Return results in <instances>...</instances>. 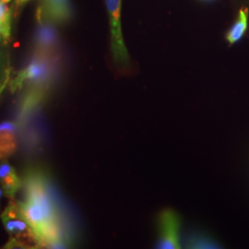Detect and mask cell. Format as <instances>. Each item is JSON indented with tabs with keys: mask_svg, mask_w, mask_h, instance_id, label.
Wrapping results in <instances>:
<instances>
[{
	"mask_svg": "<svg viewBox=\"0 0 249 249\" xmlns=\"http://www.w3.org/2000/svg\"><path fill=\"white\" fill-rule=\"evenodd\" d=\"M249 10L248 8L244 7L239 10L238 18L226 35V40L230 45H233L234 43L238 42L245 35L249 24Z\"/></svg>",
	"mask_w": 249,
	"mask_h": 249,
	"instance_id": "8fae6325",
	"label": "cell"
},
{
	"mask_svg": "<svg viewBox=\"0 0 249 249\" xmlns=\"http://www.w3.org/2000/svg\"><path fill=\"white\" fill-rule=\"evenodd\" d=\"M54 70V60L50 53L36 52L35 57L12 82V89L20 88L29 81L35 88H44L49 83Z\"/></svg>",
	"mask_w": 249,
	"mask_h": 249,
	"instance_id": "3957f363",
	"label": "cell"
},
{
	"mask_svg": "<svg viewBox=\"0 0 249 249\" xmlns=\"http://www.w3.org/2000/svg\"><path fill=\"white\" fill-rule=\"evenodd\" d=\"M39 9L54 23H65L72 17L70 0H44L43 6Z\"/></svg>",
	"mask_w": 249,
	"mask_h": 249,
	"instance_id": "52a82bcc",
	"label": "cell"
},
{
	"mask_svg": "<svg viewBox=\"0 0 249 249\" xmlns=\"http://www.w3.org/2000/svg\"><path fill=\"white\" fill-rule=\"evenodd\" d=\"M19 211L36 233L40 248L65 249L70 241L65 217L41 172H30L25 178V200Z\"/></svg>",
	"mask_w": 249,
	"mask_h": 249,
	"instance_id": "6da1fadb",
	"label": "cell"
},
{
	"mask_svg": "<svg viewBox=\"0 0 249 249\" xmlns=\"http://www.w3.org/2000/svg\"><path fill=\"white\" fill-rule=\"evenodd\" d=\"M1 220L10 236L8 248H40L36 233L23 218L18 204L10 201L1 214Z\"/></svg>",
	"mask_w": 249,
	"mask_h": 249,
	"instance_id": "7a4b0ae2",
	"label": "cell"
},
{
	"mask_svg": "<svg viewBox=\"0 0 249 249\" xmlns=\"http://www.w3.org/2000/svg\"><path fill=\"white\" fill-rule=\"evenodd\" d=\"M111 34V51L114 62L119 68L127 69L130 59L124 45L121 26L122 0H106Z\"/></svg>",
	"mask_w": 249,
	"mask_h": 249,
	"instance_id": "277c9868",
	"label": "cell"
},
{
	"mask_svg": "<svg viewBox=\"0 0 249 249\" xmlns=\"http://www.w3.org/2000/svg\"><path fill=\"white\" fill-rule=\"evenodd\" d=\"M180 217L178 214L166 209L161 211L157 218L158 240L156 248L160 249H181L182 238L180 237Z\"/></svg>",
	"mask_w": 249,
	"mask_h": 249,
	"instance_id": "5b68a950",
	"label": "cell"
},
{
	"mask_svg": "<svg viewBox=\"0 0 249 249\" xmlns=\"http://www.w3.org/2000/svg\"><path fill=\"white\" fill-rule=\"evenodd\" d=\"M16 148V125L11 122L0 124V159L11 155Z\"/></svg>",
	"mask_w": 249,
	"mask_h": 249,
	"instance_id": "9c48e42d",
	"label": "cell"
},
{
	"mask_svg": "<svg viewBox=\"0 0 249 249\" xmlns=\"http://www.w3.org/2000/svg\"><path fill=\"white\" fill-rule=\"evenodd\" d=\"M0 24L2 27V37L5 42L10 38L11 33V12L7 2L0 0Z\"/></svg>",
	"mask_w": 249,
	"mask_h": 249,
	"instance_id": "7c38bea8",
	"label": "cell"
},
{
	"mask_svg": "<svg viewBox=\"0 0 249 249\" xmlns=\"http://www.w3.org/2000/svg\"><path fill=\"white\" fill-rule=\"evenodd\" d=\"M0 185L6 195L13 197L21 187V179L9 162L0 163Z\"/></svg>",
	"mask_w": 249,
	"mask_h": 249,
	"instance_id": "ba28073f",
	"label": "cell"
},
{
	"mask_svg": "<svg viewBox=\"0 0 249 249\" xmlns=\"http://www.w3.org/2000/svg\"><path fill=\"white\" fill-rule=\"evenodd\" d=\"M182 244L187 249H220V245L204 231H191L182 238Z\"/></svg>",
	"mask_w": 249,
	"mask_h": 249,
	"instance_id": "30bf717a",
	"label": "cell"
},
{
	"mask_svg": "<svg viewBox=\"0 0 249 249\" xmlns=\"http://www.w3.org/2000/svg\"><path fill=\"white\" fill-rule=\"evenodd\" d=\"M36 18L38 20L36 35V52L52 53L58 43V33L54 25L55 23L45 17L40 9H38Z\"/></svg>",
	"mask_w": 249,
	"mask_h": 249,
	"instance_id": "8992f818",
	"label": "cell"
},
{
	"mask_svg": "<svg viewBox=\"0 0 249 249\" xmlns=\"http://www.w3.org/2000/svg\"><path fill=\"white\" fill-rule=\"evenodd\" d=\"M0 40H3V37H2V27L0 24Z\"/></svg>",
	"mask_w": 249,
	"mask_h": 249,
	"instance_id": "9a60e30c",
	"label": "cell"
},
{
	"mask_svg": "<svg viewBox=\"0 0 249 249\" xmlns=\"http://www.w3.org/2000/svg\"><path fill=\"white\" fill-rule=\"evenodd\" d=\"M4 190H3V188H0V201H1V199H2V196L4 195Z\"/></svg>",
	"mask_w": 249,
	"mask_h": 249,
	"instance_id": "5bb4252c",
	"label": "cell"
},
{
	"mask_svg": "<svg viewBox=\"0 0 249 249\" xmlns=\"http://www.w3.org/2000/svg\"><path fill=\"white\" fill-rule=\"evenodd\" d=\"M16 1V6L17 7H20V6H22L23 4H25L26 2H28L29 0H15Z\"/></svg>",
	"mask_w": 249,
	"mask_h": 249,
	"instance_id": "4fadbf2b",
	"label": "cell"
}]
</instances>
